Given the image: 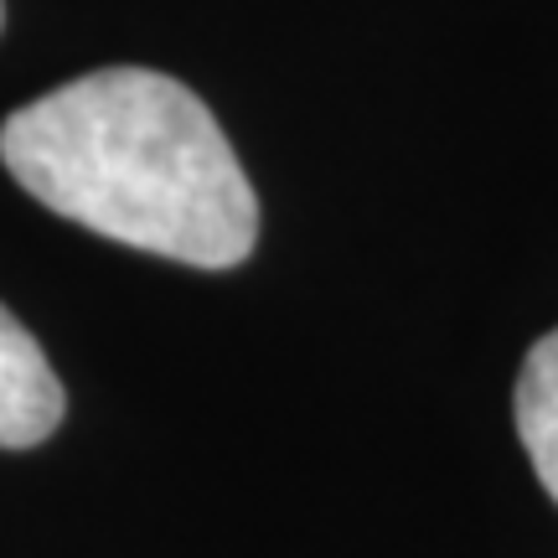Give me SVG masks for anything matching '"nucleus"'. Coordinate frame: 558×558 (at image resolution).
Returning a JSON list of instances; mask_svg holds the SVG:
<instances>
[{
	"label": "nucleus",
	"instance_id": "1",
	"mask_svg": "<svg viewBox=\"0 0 558 558\" xmlns=\"http://www.w3.org/2000/svg\"><path fill=\"white\" fill-rule=\"evenodd\" d=\"M0 160L47 213L140 254L233 269L259 239V197L222 124L150 68H99L21 104Z\"/></svg>",
	"mask_w": 558,
	"mask_h": 558
},
{
	"label": "nucleus",
	"instance_id": "2",
	"mask_svg": "<svg viewBox=\"0 0 558 558\" xmlns=\"http://www.w3.org/2000/svg\"><path fill=\"white\" fill-rule=\"evenodd\" d=\"M62 383L37 337L0 305V450H32L62 424Z\"/></svg>",
	"mask_w": 558,
	"mask_h": 558
},
{
	"label": "nucleus",
	"instance_id": "3",
	"mask_svg": "<svg viewBox=\"0 0 558 558\" xmlns=\"http://www.w3.org/2000/svg\"><path fill=\"white\" fill-rule=\"evenodd\" d=\"M518 435L543 492L558 501V331L533 341L518 373Z\"/></svg>",
	"mask_w": 558,
	"mask_h": 558
},
{
	"label": "nucleus",
	"instance_id": "4",
	"mask_svg": "<svg viewBox=\"0 0 558 558\" xmlns=\"http://www.w3.org/2000/svg\"><path fill=\"white\" fill-rule=\"evenodd\" d=\"M0 26H5V5H0Z\"/></svg>",
	"mask_w": 558,
	"mask_h": 558
}]
</instances>
